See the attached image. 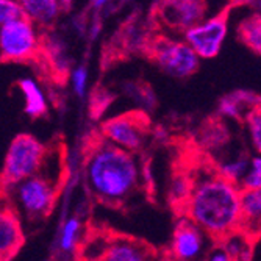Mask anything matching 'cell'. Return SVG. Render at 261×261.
<instances>
[{"label": "cell", "instance_id": "6da1fadb", "mask_svg": "<svg viewBox=\"0 0 261 261\" xmlns=\"http://www.w3.org/2000/svg\"><path fill=\"white\" fill-rule=\"evenodd\" d=\"M243 189L219 172L193 185L186 202L188 218L213 238H227L241 227Z\"/></svg>", "mask_w": 261, "mask_h": 261}, {"label": "cell", "instance_id": "7a4b0ae2", "mask_svg": "<svg viewBox=\"0 0 261 261\" xmlns=\"http://www.w3.org/2000/svg\"><path fill=\"white\" fill-rule=\"evenodd\" d=\"M89 191L105 203H122L139 186L141 171L135 155L113 142H103L85 164Z\"/></svg>", "mask_w": 261, "mask_h": 261}, {"label": "cell", "instance_id": "3957f363", "mask_svg": "<svg viewBox=\"0 0 261 261\" xmlns=\"http://www.w3.org/2000/svg\"><path fill=\"white\" fill-rule=\"evenodd\" d=\"M47 150L44 144L29 133H20L10 142L4 161V185L11 186L39 174L44 168Z\"/></svg>", "mask_w": 261, "mask_h": 261}, {"label": "cell", "instance_id": "277c9868", "mask_svg": "<svg viewBox=\"0 0 261 261\" xmlns=\"http://www.w3.org/2000/svg\"><path fill=\"white\" fill-rule=\"evenodd\" d=\"M17 211L29 218L49 215L57 200V185L39 174L8 186Z\"/></svg>", "mask_w": 261, "mask_h": 261}, {"label": "cell", "instance_id": "5b68a950", "mask_svg": "<svg viewBox=\"0 0 261 261\" xmlns=\"http://www.w3.org/2000/svg\"><path fill=\"white\" fill-rule=\"evenodd\" d=\"M152 57L156 64L166 72L175 79H186L193 75L199 69L200 57L186 41H171L160 38L152 44Z\"/></svg>", "mask_w": 261, "mask_h": 261}, {"label": "cell", "instance_id": "8992f818", "mask_svg": "<svg viewBox=\"0 0 261 261\" xmlns=\"http://www.w3.org/2000/svg\"><path fill=\"white\" fill-rule=\"evenodd\" d=\"M38 45L35 23L27 17L5 23L0 29V52L4 61H27L36 55Z\"/></svg>", "mask_w": 261, "mask_h": 261}, {"label": "cell", "instance_id": "52a82bcc", "mask_svg": "<svg viewBox=\"0 0 261 261\" xmlns=\"http://www.w3.org/2000/svg\"><path fill=\"white\" fill-rule=\"evenodd\" d=\"M228 11L219 13L185 32V41L193 47L200 58H213L221 52L227 36Z\"/></svg>", "mask_w": 261, "mask_h": 261}, {"label": "cell", "instance_id": "ba28073f", "mask_svg": "<svg viewBox=\"0 0 261 261\" xmlns=\"http://www.w3.org/2000/svg\"><path fill=\"white\" fill-rule=\"evenodd\" d=\"M147 133V119L141 114H124L113 117L103 124V135L113 144L130 152L138 150Z\"/></svg>", "mask_w": 261, "mask_h": 261}, {"label": "cell", "instance_id": "9c48e42d", "mask_svg": "<svg viewBox=\"0 0 261 261\" xmlns=\"http://www.w3.org/2000/svg\"><path fill=\"white\" fill-rule=\"evenodd\" d=\"M160 19L171 29L189 30L206 20V0H160Z\"/></svg>", "mask_w": 261, "mask_h": 261}, {"label": "cell", "instance_id": "30bf717a", "mask_svg": "<svg viewBox=\"0 0 261 261\" xmlns=\"http://www.w3.org/2000/svg\"><path fill=\"white\" fill-rule=\"evenodd\" d=\"M205 249V231L193 221L183 219L172 240V253L178 261H196Z\"/></svg>", "mask_w": 261, "mask_h": 261}, {"label": "cell", "instance_id": "8fae6325", "mask_svg": "<svg viewBox=\"0 0 261 261\" xmlns=\"http://www.w3.org/2000/svg\"><path fill=\"white\" fill-rule=\"evenodd\" d=\"M23 243V233L14 210H4L0 216V253L2 261L11 258Z\"/></svg>", "mask_w": 261, "mask_h": 261}, {"label": "cell", "instance_id": "7c38bea8", "mask_svg": "<svg viewBox=\"0 0 261 261\" xmlns=\"http://www.w3.org/2000/svg\"><path fill=\"white\" fill-rule=\"evenodd\" d=\"M102 261H150V255L146 247L132 240L116 238L108 241Z\"/></svg>", "mask_w": 261, "mask_h": 261}, {"label": "cell", "instance_id": "4fadbf2b", "mask_svg": "<svg viewBox=\"0 0 261 261\" xmlns=\"http://www.w3.org/2000/svg\"><path fill=\"white\" fill-rule=\"evenodd\" d=\"M19 2L27 19L39 27H50L58 19L61 10L60 0H19Z\"/></svg>", "mask_w": 261, "mask_h": 261}, {"label": "cell", "instance_id": "5bb4252c", "mask_svg": "<svg viewBox=\"0 0 261 261\" xmlns=\"http://www.w3.org/2000/svg\"><path fill=\"white\" fill-rule=\"evenodd\" d=\"M17 86L22 92L23 100H25V105H23L25 114L35 117V119L44 116L47 111V102L39 85L33 79H22L17 82Z\"/></svg>", "mask_w": 261, "mask_h": 261}, {"label": "cell", "instance_id": "9a60e30c", "mask_svg": "<svg viewBox=\"0 0 261 261\" xmlns=\"http://www.w3.org/2000/svg\"><path fill=\"white\" fill-rule=\"evenodd\" d=\"M243 221L241 227L261 228V189H243L241 194Z\"/></svg>", "mask_w": 261, "mask_h": 261}, {"label": "cell", "instance_id": "2e32d148", "mask_svg": "<svg viewBox=\"0 0 261 261\" xmlns=\"http://www.w3.org/2000/svg\"><path fill=\"white\" fill-rule=\"evenodd\" d=\"M240 39L255 54L261 55V14H252L241 22Z\"/></svg>", "mask_w": 261, "mask_h": 261}, {"label": "cell", "instance_id": "e0dca14e", "mask_svg": "<svg viewBox=\"0 0 261 261\" xmlns=\"http://www.w3.org/2000/svg\"><path fill=\"white\" fill-rule=\"evenodd\" d=\"M249 168H250V160L246 158V156H240V158H234V160L221 163L219 168H218V172L222 177H225L227 180H230V181H233V183L241 186V181L246 177Z\"/></svg>", "mask_w": 261, "mask_h": 261}, {"label": "cell", "instance_id": "ac0fdd59", "mask_svg": "<svg viewBox=\"0 0 261 261\" xmlns=\"http://www.w3.org/2000/svg\"><path fill=\"white\" fill-rule=\"evenodd\" d=\"M80 230H82V222L79 218H69L63 224L61 233H60V249L63 252H70L75 249L79 236H80Z\"/></svg>", "mask_w": 261, "mask_h": 261}, {"label": "cell", "instance_id": "d6986e66", "mask_svg": "<svg viewBox=\"0 0 261 261\" xmlns=\"http://www.w3.org/2000/svg\"><path fill=\"white\" fill-rule=\"evenodd\" d=\"M224 247L227 249V252L230 253L233 261H250L252 252H250L247 241L244 238H240V236H234V233L227 236V241H225Z\"/></svg>", "mask_w": 261, "mask_h": 261}, {"label": "cell", "instance_id": "ffe728a7", "mask_svg": "<svg viewBox=\"0 0 261 261\" xmlns=\"http://www.w3.org/2000/svg\"><path fill=\"white\" fill-rule=\"evenodd\" d=\"M25 17V11H23L19 0H0V25Z\"/></svg>", "mask_w": 261, "mask_h": 261}, {"label": "cell", "instance_id": "44dd1931", "mask_svg": "<svg viewBox=\"0 0 261 261\" xmlns=\"http://www.w3.org/2000/svg\"><path fill=\"white\" fill-rule=\"evenodd\" d=\"M247 127H249L252 144L255 150L259 152L261 155V102L247 116Z\"/></svg>", "mask_w": 261, "mask_h": 261}, {"label": "cell", "instance_id": "7402d4cb", "mask_svg": "<svg viewBox=\"0 0 261 261\" xmlns=\"http://www.w3.org/2000/svg\"><path fill=\"white\" fill-rule=\"evenodd\" d=\"M241 189H261V155L250 160V168L241 181Z\"/></svg>", "mask_w": 261, "mask_h": 261}, {"label": "cell", "instance_id": "603a6c76", "mask_svg": "<svg viewBox=\"0 0 261 261\" xmlns=\"http://www.w3.org/2000/svg\"><path fill=\"white\" fill-rule=\"evenodd\" d=\"M241 105H243V100L240 99V96H238V94H236V96L233 94V96H228V97L221 100L219 111L224 116H228V117H240Z\"/></svg>", "mask_w": 261, "mask_h": 261}, {"label": "cell", "instance_id": "cb8c5ba5", "mask_svg": "<svg viewBox=\"0 0 261 261\" xmlns=\"http://www.w3.org/2000/svg\"><path fill=\"white\" fill-rule=\"evenodd\" d=\"M191 191H193V185L186 180V177H178L174 180L172 183V188H171V193H172V197L175 200H183V199H189L191 196Z\"/></svg>", "mask_w": 261, "mask_h": 261}, {"label": "cell", "instance_id": "d4e9b609", "mask_svg": "<svg viewBox=\"0 0 261 261\" xmlns=\"http://www.w3.org/2000/svg\"><path fill=\"white\" fill-rule=\"evenodd\" d=\"M70 77H72V86H74L75 94L79 97H85L86 83H88V69L85 66H80L74 69V72Z\"/></svg>", "mask_w": 261, "mask_h": 261}, {"label": "cell", "instance_id": "484cf974", "mask_svg": "<svg viewBox=\"0 0 261 261\" xmlns=\"http://www.w3.org/2000/svg\"><path fill=\"white\" fill-rule=\"evenodd\" d=\"M206 261H233V258L230 256L225 247H219V249H213L210 252Z\"/></svg>", "mask_w": 261, "mask_h": 261}, {"label": "cell", "instance_id": "4316f807", "mask_svg": "<svg viewBox=\"0 0 261 261\" xmlns=\"http://www.w3.org/2000/svg\"><path fill=\"white\" fill-rule=\"evenodd\" d=\"M107 4H108V0H92V5H94V8H96V10L103 8Z\"/></svg>", "mask_w": 261, "mask_h": 261}]
</instances>
